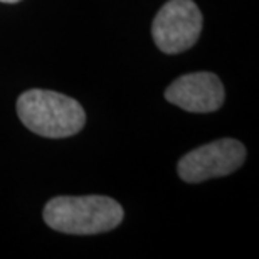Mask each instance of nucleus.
Masks as SVG:
<instances>
[{"mask_svg": "<svg viewBox=\"0 0 259 259\" xmlns=\"http://www.w3.org/2000/svg\"><path fill=\"white\" fill-rule=\"evenodd\" d=\"M123 207L106 195H61L44 207V221L64 234L90 236L115 229L123 221Z\"/></svg>", "mask_w": 259, "mask_h": 259, "instance_id": "obj_1", "label": "nucleus"}, {"mask_svg": "<svg viewBox=\"0 0 259 259\" xmlns=\"http://www.w3.org/2000/svg\"><path fill=\"white\" fill-rule=\"evenodd\" d=\"M17 115L30 132L46 138L72 137L86 123V113L79 103L48 90L24 91L17 100Z\"/></svg>", "mask_w": 259, "mask_h": 259, "instance_id": "obj_2", "label": "nucleus"}, {"mask_svg": "<svg viewBox=\"0 0 259 259\" xmlns=\"http://www.w3.org/2000/svg\"><path fill=\"white\" fill-rule=\"evenodd\" d=\"M202 14L194 0H168L152 24L155 46L165 54H180L199 40Z\"/></svg>", "mask_w": 259, "mask_h": 259, "instance_id": "obj_3", "label": "nucleus"}, {"mask_svg": "<svg viewBox=\"0 0 259 259\" xmlns=\"http://www.w3.org/2000/svg\"><path fill=\"white\" fill-rule=\"evenodd\" d=\"M244 145L232 138H222L184 155L177 165V172L184 182L200 184L231 175L244 163Z\"/></svg>", "mask_w": 259, "mask_h": 259, "instance_id": "obj_4", "label": "nucleus"}, {"mask_svg": "<svg viewBox=\"0 0 259 259\" xmlns=\"http://www.w3.org/2000/svg\"><path fill=\"white\" fill-rule=\"evenodd\" d=\"M226 91L212 72H190L175 79L165 90V100L190 113H212L224 103Z\"/></svg>", "mask_w": 259, "mask_h": 259, "instance_id": "obj_5", "label": "nucleus"}, {"mask_svg": "<svg viewBox=\"0 0 259 259\" xmlns=\"http://www.w3.org/2000/svg\"><path fill=\"white\" fill-rule=\"evenodd\" d=\"M0 2H4V4H17V2H20V0H0Z\"/></svg>", "mask_w": 259, "mask_h": 259, "instance_id": "obj_6", "label": "nucleus"}]
</instances>
